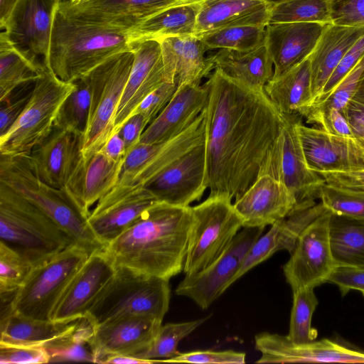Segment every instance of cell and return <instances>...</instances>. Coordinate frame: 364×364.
<instances>
[{
  "mask_svg": "<svg viewBox=\"0 0 364 364\" xmlns=\"http://www.w3.org/2000/svg\"><path fill=\"white\" fill-rule=\"evenodd\" d=\"M364 53V36L361 37L343 58L326 85L318 98L310 106L325 100L348 73ZM309 106V107H310Z\"/></svg>",
  "mask_w": 364,
  "mask_h": 364,
  "instance_id": "cell-53",
  "label": "cell"
},
{
  "mask_svg": "<svg viewBox=\"0 0 364 364\" xmlns=\"http://www.w3.org/2000/svg\"><path fill=\"white\" fill-rule=\"evenodd\" d=\"M19 0H0V28L4 26Z\"/></svg>",
  "mask_w": 364,
  "mask_h": 364,
  "instance_id": "cell-58",
  "label": "cell"
},
{
  "mask_svg": "<svg viewBox=\"0 0 364 364\" xmlns=\"http://www.w3.org/2000/svg\"><path fill=\"white\" fill-rule=\"evenodd\" d=\"M363 295L364 296V292H362Z\"/></svg>",
  "mask_w": 364,
  "mask_h": 364,
  "instance_id": "cell-62",
  "label": "cell"
},
{
  "mask_svg": "<svg viewBox=\"0 0 364 364\" xmlns=\"http://www.w3.org/2000/svg\"><path fill=\"white\" fill-rule=\"evenodd\" d=\"M178 87V81L164 82L144 98L134 114L143 115L149 124L167 105Z\"/></svg>",
  "mask_w": 364,
  "mask_h": 364,
  "instance_id": "cell-52",
  "label": "cell"
},
{
  "mask_svg": "<svg viewBox=\"0 0 364 364\" xmlns=\"http://www.w3.org/2000/svg\"><path fill=\"white\" fill-rule=\"evenodd\" d=\"M116 269L104 250L90 254L58 303L51 320L73 321L85 316Z\"/></svg>",
  "mask_w": 364,
  "mask_h": 364,
  "instance_id": "cell-19",
  "label": "cell"
},
{
  "mask_svg": "<svg viewBox=\"0 0 364 364\" xmlns=\"http://www.w3.org/2000/svg\"><path fill=\"white\" fill-rule=\"evenodd\" d=\"M192 213L185 276L196 274L215 262L242 228L232 200L225 198L208 196L192 207Z\"/></svg>",
  "mask_w": 364,
  "mask_h": 364,
  "instance_id": "cell-9",
  "label": "cell"
},
{
  "mask_svg": "<svg viewBox=\"0 0 364 364\" xmlns=\"http://www.w3.org/2000/svg\"><path fill=\"white\" fill-rule=\"evenodd\" d=\"M214 69L256 90H264L274 74V65L265 44L248 51L219 49L208 55Z\"/></svg>",
  "mask_w": 364,
  "mask_h": 364,
  "instance_id": "cell-32",
  "label": "cell"
},
{
  "mask_svg": "<svg viewBox=\"0 0 364 364\" xmlns=\"http://www.w3.org/2000/svg\"><path fill=\"white\" fill-rule=\"evenodd\" d=\"M87 0H68V1L73 4H80Z\"/></svg>",
  "mask_w": 364,
  "mask_h": 364,
  "instance_id": "cell-60",
  "label": "cell"
},
{
  "mask_svg": "<svg viewBox=\"0 0 364 364\" xmlns=\"http://www.w3.org/2000/svg\"><path fill=\"white\" fill-rule=\"evenodd\" d=\"M210 316L193 321L161 325L151 346L137 358L163 363L179 353L178 344L205 322Z\"/></svg>",
  "mask_w": 364,
  "mask_h": 364,
  "instance_id": "cell-42",
  "label": "cell"
},
{
  "mask_svg": "<svg viewBox=\"0 0 364 364\" xmlns=\"http://www.w3.org/2000/svg\"><path fill=\"white\" fill-rule=\"evenodd\" d=\"M45 64L24 56L9 41L5 31L0 34V102L19 87L34 82Z\"/></svg>",
  "mask_w": 364,
  "mask_h": 364,
  "instance_id": "cell-37",
  "label": "cell"
},
{
  "mask_svg": "<svg viewBox=\"0 0 364 364\" xmlns=\"http://www.w3.org/2000/svg\"><path fill=\"white\" fill-rule=\"evenodd\" d=\"M296 205V199L289 188L268 174L259 176L233 203L242 228L272 225L285 218Z\"/></svg>",
  "mask_w": 364,
  "mask_h": 364,
  "instance_id": "cell-24",
  "label": "cell"
},
{
  "mask_svg": "<svg viewBox=\"0 0 364 364\" xmlns=\"http://www.w3.org/2000/svg\"><path fill=\"white\" fill-rule=\"evenodd\" d=\"M314 289L306 287L292 291L289 330L287 336L294 343H309L317 337V331L311 326L312 316L318 304Z\"/></svg>",
  "mask_w": 364,
  "mask_h": 364,
  "instance_id": "cell-41",
  "label": "cell"
},
{
  "mask_svg": "<svg viewBox=\"0 0 364 364\" xmlns=\"http://www.w3.org/2000/svg\"><path fill=\"white\" fill-rule=\"evenodd\" d=\"M75 85L58 77L46 65L14 124L0 136V154L28 155L53 129L59 110Z\"/></svg>",
  "mask_w": 364,
  "mask_h": 364,
  "instance_id": "cell-8",
  "label": "cell"
},
{
  "mask_svg": "<svg viewBox=\"0 0 364 364\" xmlns=\"http://www.w3.org/2000/svg\"><path fill=\"white\" fill-rule=\"evenodd\" d=\"M82 140L83 134L54 126L28 155L31 168L43 182L62 188L82 156Z\"/></svg>",
  "mask_w": 364,
  "mask_h": 364,
  "instance_id": "cell-21",
  "label": "cell"
},
{
  "mask_svg": "<svg viewBox=\"0 0 364 364\" xmlns=\"http://www.w3.org/2000/svg\"><path fill=\"white\" fill-rule=\"evenodd\" d=\"M32 264L0 241V294L15 293L27 278Z\"/></svg>",
  "mask_w": 364,
  "mask_h": 364,
  "instance_id": "cell-44",
  "label": "cell"
},
{
  "mask_svg": "<svg viewBox=\"0 0 364 364\" xmlns=\"http://www.w3.org/2000/svg\"><path fill=\"white\" fill-rule=\"evenodd\" d=\"M282 115L281 132L262 163L259 176L268 174L282 182L294 195L297 204L316 200L325 182L306 162L296 130V123L303 118Z\"/></svg>",
  "mask_w": 364,
  "mask_h": 364,
  "instance_id": "cell-11",
  "label": "cell"
},
{
  "mask_svg": "<svg viewBox=\"0 0 364 364\" xmlns=\"http://www.w3.org/2000/svg\"><path fill=\"white\" fill-rule=\"evenodd\" d=\"M264 230L263 227L242 228L215 262L196 274L185 276L175 293L207 309L232 285L247 254Z\"/></svg>",
  "mask_w": 364,
  "mask_h": 364,
  "instance_id": "cell-13",
  "label": "cell"
},
{
  "mask_svg": "<svg viewBox=\"0 0 364 364\" xmlns=\"http://www.w3.org/2000/svg\"><path fill=\"white\" fill-rule=\"evenodd\" d=\"M90 254L73 243L33 264L11 299V311L34 319L52 321L58 303Z\"/></svg>",
  "mask_w": 364,
  "mask_h": 364,
  "instance_id": "cell-7",
  "label": "cell"
},
{
  "mask_svg": "<svg viewBox=\"0 0 364 364\" xmlns=\"http://www.w3.org/2000/svg\"><path fill=\"white\" fill-rule=\"evenodd\" d=\"M149 123L143 115L139 113L132 114L118 130L124 140L127 152L139 142L141 136Z\"/></svg>",
  "mask_w": 364,
  "mask_h": 364,
  "instance_id": "cell-55",
  "label": "cell"
},
{
  "mask_svg": "<svg viewBox=\"0 0 364 364\" xmlns=\"http://www.w3.org/2000/svg\"><path fill=\"white\" fill-rule=\"evenodd\" d=\"M159 363L156 360L139 358L132 355H113L105 358L100 363L112 364H151Z\"/></svg>",
  "mask_w": 364,
  "mask_h": 364,
  "instance_id": "cell-57",
  "label": "cell"
},
{
  "mask_svg": "<svg viewBox=\"0 0 364 364\" xmlns=\"http://www.w3.org/2000/svg\"><path fill=\"white\" fill-rule=\"evenodd\" d=\"M255 348L261 353L257 363H364V353L329 339L299 344L287 336L261 332L255 336Z\"/></svg>",
  "mask_w": 364,
  "mask_h": 364,
  "instance_id": "cell-17",
  "label": "cell"
},
{
  "mask_svg": "<svg viewBox=\"0 0 364 364\" xmlns=\"http://www.w3.org/2000/svg\"><path fill=\"white\" fill-rule=\"evenodd\" d=\"M179 0H87L58 5L65 16L98 26L132 31L146 18Z\"/></svg>",
  "mask_w": 364,
  "mask_h": 364,
  "instance_id": "cell-20",
  "label": "cell"
},
{
  "mask_svg": "<svg viewBox=\"0 0 364 364\" xmlns=\"http://www.w3.org/2000/svg\"><path fill=\"white\" fill-rule=\"evenodd\" d=\"M333 24L364 27V0H326Z\"/></svg>",
  "mask_w": 364,
  "mask_h": 364,
  "instance_id": "cell-49",
  "label": "cell"
},
{
  "mask_svg": "<svg viewBox=\"0 0 364 364\" xmlns=\"http://www.w3.org/2000/svg\"><path fill=\"white\" fill-rule=\"evenodd\" d=\"M264 91L282 114L303 118L313 100L309 58L284 74L272 77Z\"/></svg>",
  "mask_w": 364,
  "mask_h": 364,
  "instance_id": "cell-33",
  "label": "cell"
},
{
  "mask_svg": "<svg viewBox=\"0 0 364 364\" xmlns=\"http://www.w3.org/2000/svg\"><path fill=\"white\" fill-rule=\"evenodd\" d=\"M131 31L76 20L55 9L46 65L63 81L74 82L109 58L133 51Z\"/></svg>",
  "mask_w": 364,
  "mask_h": 364,
  "instance_id": "cell-3",
  "label": "cell"
},
{
  "mask_svg": "<svg viewBox=\"0 0 364 364\" xmlns=\"http://www.w3.org/2000/svg\"><path fill=\"white\" fill-rule=\"evenodd\" d=\"M266 1L267 2L271 4H277V3H279V2H282V1H284L286 0H264Z\"/></svg>",
  "mask_w": 364,
  "mask_h": 364,
  "instance_id": "cell-59",
  "label": "cell"
},
{
  "mask_svg": "<svg viewBox=\"0 0 364 364\" xmlns=\"http://www.w3.org/2000/svg\"><path fill=\"white\" fill-rule=\"evenodd\" d=\"M55 0H19L5 26L12 45L36 63L48 65Z\"/></svg>",
  "mask_w": 364,
  "mask_h": 364,
  "instance_id": "cell-15",
  "label": "cell"
},
{
  "mask_svg": "<svg viewBox=\"0 0 364 364\" xmlns=\"http://www.w3.org/2000/svg\"><path fill=\"white\" fill-rule=\"evenodd\" d=\"M265 28L252 25L235 26L214 30L198 37L207 50L230 49L248 51L264 43Z\"/></svg>",
  "mask_w": 364,
  "mask_h": 364,
  "instance_id": "cell-40",
  "label": "cell"
},
{
  "mask_svg": "<svg viewBox=\"0 0 364 364\" xmlns=\"http://www.w3.org/2000/svg\"><path fill=\"white\" fill-rule=\"evenodd\" d=\"M363 36L364 27L344 26L332 23L326 25L309 56L313 95L311 104L318 98L345 55Z\"/></svg>",
  "mask_w": 364,
  "mask_h": 364,
  "instance_id": "cell-31",
  "label": "cell"
},
{
  "mask_svg": "<svg viewBox=\"0 0 364 364\" xmlns=\"http://www.w3.org/2000/svg\"><path fill=\"white\" fill-rule=\"evenodd\" d=\"M156 202L145 187L116 184L98 200L87 222L105 247Z\"/></svg>",
  "mask_w": 364,
  "mask_h": 364,
  "instance_id": "cell-14",
  "label": "cell"
},
{
  "mask_svg": "<svg viewBox=\"0 0 364 364\" xmlns=\"http://www.w3.org/2000/svg\"><path fill=\"white\" fill-rule=\"evenodd\" d=\"M49 362V355L42 346L0 343L1 364H36Z\"/></svg>",
  "mask_w": 364,
  "mask_h": 364,
  "instance_id": "cell-50",
  "label": "cell"
},
{
  "mask_svg": "<svg viewBox=\"0 0 364 364\" xmlns=\"http://www.w3.org/2000/svg\"><path fill=\"white\" fill-rule=\"evenodd\" d=\"M95 326L85 316L65 335L43 346L50 362L80 361L97 363L93 344Z\"/></svg>",
  "mask_w": 364,
  "mask_h": 364,
  "instance_id": "cell-38",
  "label": "cell"
},
{
  "mask_svg": "<svg viewBox=\"0 0 364 364\" xmlns=\"http://www.w3.org/2000/svg\"><path fill=\"white\" fill-rule=\"evenodd\" d=\"M116 267L86 316L95 326L127 316H143L162 323L169 308V280Z\"/></svg>",
  "mask_w": 364,
  "mask_h": 364,
  "instance_id": "cell-6",
  "label": "cell"
},
{
  "mask_svg": "<svg viewBox=\"0 0 364 364\" xmlns=\"http://www.w3.org/2000/svg\"><path fill=\"white\" fill-rule=\"evenodd\" d=\"M327 282L336 285L342 296L351 290L364 292V267L336 266Z\"/></svg>",
  "mask_w": 364,
  "mask_h": 364,
  "instance_id": "cell-54",
  "label": "cell"
},
{
  "mask_svg": "<svg viewBox=\"0 0 364 364\" xmlns=\"http://www.w3.org/2000/svg\"><path fill=\"white\" fill-rule=\"evenodd\" d=\"M80 318L64 321H43L10 311L1 315L0 343L43 346L73 330Z\"/></svg>",
  "mask_w": 364,
  "mask_h": 364,
  "instance_id": "cell-35",
  "label": "cell"
},
{
  "mask_svg": "<svg viewBox=\"0 0 364 364\" xmlns=\"http://www.w3.org/2000/svg\"><path fill=\"white\" fill-rule=\"evenodd\" d=\"M284 22L331 23L328 4L326 0H286L272 4L269 23Z\"/></svg>",
  "mask_w": 364,
  "mask_h": 364,
  "instance_id": "cell-43",
  "label": "cell"
},
{
  "mask_svg": "<svg viewBox=\"0 0 364 364\" xmlns=\"http://www.w3.org/2000/svg\"><path fill=\"white\" fill-rule=\"evenodd\" d=\"M328 210L321 201L297 204L289 214L276 221L267 233L255 241L234 277L232 284L275 252L287 250L291 253L305 228Z\"/></svg>",
  "mask_w": 364,
  "mask_h": 364,
  "instance_id": "cell-25",
  "label": "cell"
},
{
  "mask_svg": "<svg viewBox=\"0 0 364 364\" xmlns=\"http://www.w3.org/2000/svg\"><path fill=\"white\" fill-rule=\"evenodd\" d=\"M68 1V0H55L56 3L58 4V5L62 2H64V1Z\"/></svg>",
  "mask_w": 364,
  "mask_h": 364,
  "instance_id": "cell-61",
  "label": "cell"
},
{
  "mask_svg": "<svg viewBox=\"0 0 364 364\" xmlns=\"http://www.w3.org/2000/svg\"><path fill=\"white\" fill-rule=\"evenodd\" d=\"M331 215L326 211L305 228L284 264V275L292 291L327 282L336 267L330 242Z\"/></svg>",
  "mask_w": 364,
  "mask_h": 364,
  "instance_id": "cell-12",
  "label": "cell"
},
{
  "mask_svg": "<svg viewBox=\"0 0 364 364\" xmlns=\"http://www.w3.org/2000/svg\"><path fill=\"white\" fill-rule=\"evenodd\" d=\"M329 232L336 265L364 267V220L332 214Z\"/></svg>",
  "mask_w": 364,
  "mask_h": 364,
  "instance_id": "cell-36",
  "label": "cell"
},
{
  "mask_svg": "<svg viewBox=\"0 0 364 364\" xmlns=\"http://www.w3.org/2000/svg\"><path fill=\"white\" fill-rule=\"evenodd\" d=\"M161 322L143 316H127L95 326L93 344L97 363L113 355L137 357L152 344Z\"/></svg>",
  "mask_w": 364,
  "mask_h": 364,
  "instance_id": "cell-28",
  "label": "cell"
},
{
  "mask_svg": "<svg viewBox=\"0 0 364 364\" xmlns=\"http://www.w3.org/2000/svg\"><path fill=\"white\" fill-rule=\"evenodd\" d=\"M205 82L209 88L205 137L208 196L232 200L258 178L284 117L264 90L247 87L218 69Z\"/></svg>",
  "mask_w": 364,
  "mask_h": 364,
  "instance_id": "cell-1",
  "label": "cell"
},
{
  "mask_svg": "<svg viewBox=\"0 0 364 364\" xmlns=\"http://www.w3.org/2000/svg\"><path fill=\"white\" fill-rule=\"evenodd\" d=\"M246 354L232 350H194L179 353L174 357L166 359L163 363H201V364H243Z\"/></svg>",
  "mask_w": 364,
  "mask_h": 364,
  "instance_id": "cell-47",
  "label": "cell"
},
{
  "mask_svg": "<svg viewBox=\"0 0 364 364\" xmlns=\"http://www.w3.org/2000/svg\"><path fill=\"white\" fill-rule=\"evenodd\" d=\"M326 25L312 22L267 24L264 44L274 65L272 77L284 74L309 58Z\"/></svg>",
  "mask_w": 364,
  "mask_h": 364,
  "instance_id": "cell-26",
  "label": "cell"
},
{
  "mask_svg": "<svg viewBox=\"0 0 364 364\" xmlns=\"http://www.w3.org/2000/svg\"><path fill=\"white\" fill-rule=\"evenodd\" d=\"M318 199L332 213L364 220V199L343 194L323 186Z\"/></svg>",
  "mask_w": 364,
  "mask_h": 364,
  "instance_id": "cell-45",
  "label": "cell"
},
{
  "mask_svg": "<svg viewBox=\"0 0 364 364\" xmlns=\"http://www.w3.org/2000/svg\"><path fill=\"white\" fill-rule=\"evenodd\" d=\"M134 61L133 51L114 55L88 73L92 102L82 154L100 151L114 133V118Z\"/></svg>",
  "mask_w": 364,
  "mask_h": 364,
  "instance_id": "cell-10",
  "label": "cell"
},
{
  "mask_svg": "<svg viewBox=\"0 0 364 364\" xmlns=\"http://www.w3.org/2000/svg\"><path fill=\"white\" fill-rule=\"evenodd\" d=\"M158 201L190 206L208 188L205 142L166 167L146 186Z\"/></svg>",
  "mask_w": 364,
  "mask_h": 364,
  "instance_id": "cell-16",
  "label": "cell"
},
{
  "mask_svg": "<svg viewBox=\"0 0 364 364\" xmlns=\"http://www.w3.org/2000/svg\"><path fill=\"white\" fill-rule=\"evenodd\" d=\"M361 70L355 92L343 111L353 137L364 148V53L359 59Z\"/></svg>",
  "mask_w": 364,
  "mask_h": 364,
  "instance_id": "cell-46",
  "label": "cell"
},
{
  "mask_svg": "<svg viewBox=\"0 0 364 364\" xmlns=\"http://www.w3.org/2000/svg\"><path fill=\"white\" fill-rule=\"evenodd\" d=\"M192 207L156 202L104 249L116 267L169 280L183 271Z\"/></svg>",
  "mask_w": 364,
  "mask_h": 364,
  "instance_id": "cell-2",
  "label": "cell"
},
{
  "mask_svg": "<svg viewBox=\"0 0 364 364\" xmlns=\"http://www.w3.org/2000/svg\"><path fill=\"white\" fill-rule=\"evenodd\" d=\"M208 99L209 88L206 82L178 87L167 105L145 129L139 142L155 144L178 135L203 113Z\"/></svg>",
  "mask_w": 364,
  "mask_h": 364,
  "instance_id": "cell-27",
  "label": "cell"
},
{
  "mask_svg": "<svg viewBox=\"0 0 364 364\" xmlns=\"http://www.w3.org/2000/svg\"><path fill=\"white\" fill-rule=\"evenodd\" d=\"M159 41L161 47L165 80L178 81V87L200 85L203 78L214 70L201 39L195 35L171 36Z\"/></svg>",
  "mask_w": 364,
  "mask_h": 364,
  "instance_id": "cell-29",
  "label": "cell"
},
{
  "mask_svg": "<svg viewBox=\"0 0 364 364\" xmlns=\"http://www.w3.org/2000/svg\"><path fill=\"white\" fill-rule=\"evenodd\" d=\"M100 151L108 159L119 161L124 160L127 154V148L122 136L117 132L113 133Z\"/></svg>",
  "mask_w": 364,
  "mask_h": 364,
  "instance_id": "cell-56",
  "label": "cell"
},
{
  "mask_svg": "<svg viewBox=\"0 0 364 364\" xmlns=\"http://www.w3.org/2000/svg\"><path fill=\"white\" fill-rule=\"evenodd\" d=\"M201 0H179L131 31L135 41L194 35Z\"/></svg>",
  "mask_w": 364,
  "mask_h": 364,
  "instance_id": "cell-34",
  "label": "cell"
},
{
  "mask_svg": "<svg viewBox=\"0 0 364 364\" xmlns=\"http://www.w3.org/2000/svg\"><path fill=\"white\" fill-rule=\"evenodd\" d=\"M309 167L321 173L364 169V148L353 137L339 136L317 127L296 123Z\"/></svg>",
  "mask_w": 364,
  "mask_h": 364,
  "instance_id": "cell-18",
  "label": "cell"
},
{
  "mask_svg": "<svg viewBox=\"0 0 364 364\" xmlns=\"http://www.w3.org/2000/svg\"><path fill=\"white\" fill-rule=\"evenodd\" d=\"M271 6L264 0H201L194 35L235 26L266 27Z\"/></svg>",
  "mask_w": 364,
  "mask_h": 364,
  "instance_id": "cell-30",
  "label": "cell"
},
{
  "mask_svg": "<svg viewBox=\"0 0 364 364\" xmlns=\"http://www.w3.org/2000/svg\"><path fill=\"white\" fill-rule=\"evenodd\" d=\"M0 183L5 184L43 211L73 241L90 254L104 250L85 218L63 195L38 178L28 155L0 154Z\"/></svg>",
  "mask_w": 364,
  "mask_h": 364,
  "instance_id": "cell-5",
  "label": "cell"
},
{
  "mask_svg": "<svg viewBox=\"0 0 364 364\" xmlns=\"http://www.w3.org/2000/svg\"><path fill=\"white\" fill-rule=\"evenodd\" d=\"M32 83V82H31ZM30 83L16 89L6 100L1 102L0 136L5 134L17 120L26 107L33 89Z\"/></svg>",
  "mask_w": 364,
  "mask_h": 364,
  "instance_id": "cell-51",
  "label": "cell"
},
{
  "mask_svg": "<svg viewBox=\"0 0 364 364\" xmlns=\"http://www.w3.org/2000/svg\"><path fill=\"white\" fill-rule=\"evenodd\" d=\"M122 161L108 159L101 151L82 156L60 191L85 218L90 208L117 184Z\"/></svg>",
  "mask_w": 364,
  "mask_h": 364,
  "instance_id": "cell-22",
  "label": "cell"
},
{
  "mask_svg": "<svg viewBox=\"0 0 364 364\" xmlns=\"http://www.w3.org/2000/svg\"><path fill=\"white\" fill-rule=\"evenodd\" d=\"M73 83L75 89L63 103L55 126L84 134L92 102V85L88 73Z\"/></svg>",
  "mask_w": 364,
  "mask_h": 364,
  "instance_id": "cell-39",
  "label": "cell"
},
{
  "mask_svg": "<svg viewBox=\"0 0 364 364\" xmlns=\"http://www.w3.org/2000/svg\"><path fill=\"white\" fill-rule=\"evenodd\" d=\"M0 241L32 265L75 243L39 208L1 183Z\"/></svg>",
  "mask_w": 364,
  "mask_h": 364,
  "instance_id": "cell-4",
  "label": "cell"
},
{
  "mask_svg": "<svg viewBox=\"0 0 364 364\" xmlns=\"http://www.w3.org/2000/svg\"><path fill=\"white\" fill-rule=\"evenodd\" d=\"M134 61L114 118V133L134 113L144 98L165 82L157 40L136 41Z\"/></svg>",
  "mask_w": 364,
  "mask_h": 364,
  "instance_id": "cell-23",
  "label": "cell"
},
{
  "mask_svg": "<svg viewBox=\"0 0 364 364\" xmlns=\"http://www.w3.org/2000/svg\"><path fill=\"white\" fill-rule=\"evenodd\" d=\"M324 186L338 193L364 199V169L319 173Z\"/></svg>",
  "mask_w": 364,
  "mask_h": 364,
  "instance_id": "cell-48",
  "label": "cell"
}]
</instances>
